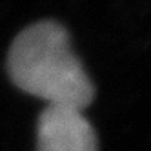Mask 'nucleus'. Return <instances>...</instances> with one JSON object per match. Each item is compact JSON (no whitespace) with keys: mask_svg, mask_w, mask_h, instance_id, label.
<instances>
[{"mask_svg":"<svg viewBox=\"0 0 151 151\" xmlns=\"http://www.w3.org/2000/svg\"><path fill=\"white\" fill-rule=\"evenodd\" d=\"M7 71L17 88L47 106L84 111L95 99L91 78L71 49L68 31L51 20L18 33L7 55Z\"/></svg>","mask_w":151,"mask_h":151,"instance_id":"nucleus-1","label":"nucleus"},{"mask_svg":"<svg viewBox=\"0 0 151 151\" xmlns=\"http://www.w3.org/2000/svg\"><path fill=\"white\" fill-rule=\"evenodd\" d=\"M37 151H99V140L84 111L47 106L38 118Z\"/></svg>","mask_w":151,"mask_h":151,"instance_id":"nucleus-2","label":"nucleus"}]
</instances>
